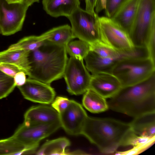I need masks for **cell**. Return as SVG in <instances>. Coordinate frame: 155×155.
<instances>
[{"label": "cell", "instance_id": "cell-32", "mask_svg": "<svg viewBox=\"0 0 155 155\" xmlns=\"http://www.w3.org/2000/svg\"><path fill=\"white\" fill-rule=\"evenodd\" d=\"M26 74L23 71H21L17 73L14 77V80L16 86H20L24 84L26 82Z\"/></svg>", "mask_w": 155, "mask_h": 155}, {"label": "cell", "instance_id": "cell-25", "mask_svg": "<svg viewBox=\"0 0 155 155\" xmlns=\"http://www.w3.org/2000/svg\"><path fill=\"white\" fill-rule=\"evenodd\" d=\"M67 53L70 56L84 59L90 50V45L88 43L79 40L71 41L66 46Z\"/></svg>", "mask_w": 155, "mask_h": 155}, {"label": "cell", "instance_id": "cell-26", "mask_svg": "<svg viewBox=\"0 0 155 155\" xmlns=\"http://www.w3.org/2000/svg\"><path fill=\"white\" fill-rule=\"evenodd\" d=\"M155 137L138 135L133 148L127 150L116 152L117 155H137L149 148L154 143Z\"/></svg>", "mask_w": 155, "mask_h": 155}, {"label": "cell", "instance_id": "cell-27", "mask_svg": "<svg viewBox=\"0 0 155 155\" xmlns=\"http://www.w3.org/2000/svg\"><path fill=\"white\" fill-rule=\"evenodd\" d=\"M15 87L14 78L6 75L0 70V99L8 96Z\"/></svg>", "mask_w": 155, "mask_h": 155}, {"label": "cell", "instance_id": "cell-23", "mask_svg": "<svg viewBox=\"0 0 155 155\" xmlns=\"http://www.w3.org/2000/svg\"><path fill=\"white\" fill-rule=\"evenodd\" d=\"M35 153L31 148L24 145L12 136L0 140V155H21Z\"/></svg>", "mask_w": 155, "mask_h": 155}, {"label": "cell", "instance_id": "cell-37", "mask_svg": "<svg viewBox=\"0 0 155 155\" xmlns=\"http://www.w3.org/2000/svg\"><path fill=\"white\" fill-rule=\"evenodd\" d=\"M1 34V31H0V34Z\"/></svg>", "mask_w": 155, "mask_h": 155}, {"label": "cell", "instance_id": "cell-9", "mask_svg": "<svg viewBox=\"0 0 155 155\" xmlns=\"http://www.w3.org/2000/svg\"><path fill=\"white\" fill-rule=\"evenodd\" d=\"M29 7L23 2L8 4L5 0H0L1 34L8 36L21 31Z\"/></svg>", "mask_w": 155, "mask_h": 155}, {"label": "cell", "instance_id": "cell-29", "mask_svg": "<svg viewBox=\"0 0 155 155\" xmlns=\"http://www.w3.org/2000/svg\"><path fill=\"white\" fill-rule=\"evenodd\" d=\"M71 100L67 97L58 96L54 99L51 104V106L59 114L64 111L69 106Z\"/></svg>", "mask_w": 155, "mask_h": 155}, {"label": "cell", "instance_id": "cell-35", "mask_svg": "<svg viewBox=\"0 0 155 155\" xmlns=\"http://www.w3.org/2000/svg\"><path fill=\"white\" fill-rule=\"evenodd\" d=\"M40 0H22V2H23L29 7L35 2H38Z\"/></svg>", "mask_w": 155, "mask_h": 155}, {"label": "cell", "instance_id": "cell-19", "mask_svg": "<svg viewBox=\"0 0 155 155\" xmlns=\"http://www.w3.org/2000/svg\"><path fill=\"white\" fill-rule=\"evenodd\" d=\"M130 123L136 134L149 137H155V112L145 114L134 118Z\"/></svg>", "mask_w": 155, "mask_h": 155}, {"label": "cell", "instance_id": "cell-13", "mask_svg": "<svg viewBox=\"0 0 155 155\" xmlns=\"http://www.w3.org/2000/svg\"><path fill=\"white\" fill-rule=\"evenodd\" d=\"M121 87L119 80L112 73L99 72L91 74L89 88L106 99L114 97Z\"/></svg>", "mask_w": 155, "mask_h": 155}, {"label": "cell", "instance_id": "cell-33", "mask_svg": "<svg viewBox=\"0 0 155 155\" xmlns=\"http://www.w3.org/2000/svg\"><path fill=\"white\" fill-rule=\"evenodd\" d=\"M99 0H85V10L92 13L95 12L94 9L98 2Z\"/></svg>", "mask_w": 155, "mask_h": 155}, {"label": "cell", "instance_id": "cell-17", "mask_svg": "<svg viewBox=\"0 0 155 155\" xmlns=\"http://www.w3.org/2000/svg\"><path fill=\"white\" fill-rule=\"evenodd\" d=\"M30 52L23 49L9 50L7 49L0 52V63L14 65L28 76L31 69L29 60Z\"/></svg>", "mask_w": 155, "mask_h": 155}, {"label": "cell", "instance_id": "cell-16", "mask_svg": "<svg viewBox=\"0 0 155 155\" xmlns=\"http://www.w3.org/2000/svg\"><path fill=\"white\" fill-rule=\"evenodd\" d=\"M43 8L49 15L54 17H69L80 7L79 0H42Z\"/></svg>", "mask_w": 155, "mask_h": 155}, {"label": "cell", "instance_id": "cell-28", "mask_svg": "<svg viewBox=\"0 0 155 155\" xmlns=\"http://www.w3.org/2000/svg\"><path fill=\"white\" fill-rule=\"evenodd\" d=\"M127 0H106L105 8L107 17L112 18Z\"/></svg>", "mask_w": 155, "mask_h": 155}, {"label": "cell", "instance_id": "cell-2", "mask_svg": "<svg viewBox=\"0 0 155 155\" xmlns=\"http://www.w3.org/2000/svg\"><path fill=\"white\" fill-rule=\"evenodd\" d=\"M107 103L109 109L134 118L155 112V73L142 82L122 87Z\"/></svg>", "mask_w": 155, "mask_h": 155}, {"label": "cell", "instance_id": "cell-7", "mask_svg": "<svg viewBox=\"0 0 155 155\" xmlns=\"http://www.w3.org/2000/svg\"><path fill=\"white\" fill-rule=\"evenodd\" d=\"M83 60L70 56L67 61L63 77L67 91L71 94H83L89 88L91 74L84 64Z\"/></svg>", "mask_w": 155, "mask_h": 155}, {"label": "cell", "instance_id": "cell-22", "mask_svg": "<svg viewBox=\"0 0 155 155\" xmlns=\"http://www.w3.org/2000/svg\"><path fill=\"white\" fill-rule=\"evenodd\" d=\"M70 140L65 137H61L48 140L35 152L38 155H68L69 152L66 148L70 146Z\"/></svg>", "mask_w": 155, "mask_h": 155}, {"label": "cell", "instance_id": "cell-6", "mask_svg": "<svg viewBox=\"0 0 155 155\" xmlns=\"http://www.w3.org/2000/svg\"><path fill=\"white\" fill-rule=\"evenodd\" d=\"M99 17L79 7L68 18L75 38L91 45L101 41Z\"/></svg>", "mask_w": 155, "mask_h": 155}, {"label": "cell", "instance_id": "cell-5", "mask_svg": "<svg viewBox=\"0 0 155 155\" xmlns=\"http://www.w3.org/2000/svg\"><path fill=\"white\" fill-rule=\"evenodd\" d=\"M155 24V0H139L137 14L129 33L135 47H146Z\"/></svg>", "mask_w": 155, "mask_h": 155}, {"label": "cell", "instance_id": "cell-8", "mask_svg": "<svg viewBox=\"0 0 155 155\" xmlns=\"http://www.w3.org/2000/svg\"><path fill=\"white\" fill-rule=\"evenodd\" d=\"M60 121L49 124L20 125L12 136L35 152L40 142L54 133L60 127Z\"/></svg>", "mask_w": 155, "mask_h": 155}, {"label": "cell", "instance_id": "cell-18", "mask_svg": "<svg viewBox=\"0 0 155 155\" xmlns=\"http://www.w3.org/2000/svg\"><path fill=\"white\" fill-rule=\"evenodd\" d=\"M90 45V50L99 56L121 60L123 59L137 57L138 53L135 49L124 51L115 49L101 41H98Z\"/></svg>", "mask_w": 155, "mask_h": 155}, {"label": "cell", "instance_id": "cell-11", "mask_svg": "<svg viewBox=\"0 0 155 155\" xmlns=\"http://www.w3.org/2000/svg\"><path fill=\"white\" fill-rule=\"evenodd\" d=\"M61 127L68 134L81 135L87 115L82 105L71 100L68 107L59 114Z\"/></svg>", "mask_w": 155, "mask_h": 155}, {"label": "cell", "instance_id": "cell-34", "mask_svg": "<svg viewBox=\"0 0 155 155\" xmlns=\"http://www.w3.org/2000/svg\"><path fill=\"white\" fill-rule=\"evenodd\" d=\"M106 0H99V1L95 7L96 12L97 13L101 10L105 9Z\"/></svg>", "mask_w": 155, "mask_h": 155}, {"label": "cell", "instance_id": "cell-10", "mask_svg": "<svg viewBox=\"0 0 155 155\" xmlns=\"http://www.w3.org/2000/svg\"><path fill=\"white\" fill-rule=\"evenodd\" d=\"M99 21L101 41L120 51L129 50L134 48L129 34L110 18L99 17Z\"/></svg>", "mask_w": 155, "mask_h": 155}, {"label": "cell", "instance_id": "cell-31", "mask_svg": "<svg viewBox=\"0 0 155 155\" xmlns=\"http://www.w3.org/2000/svg\"><path fill=\"white\" fill-rule=\"evenodd\" d=\"M0 70L6 75L13 78L17 73L22 71L14 65L4 63H0Z\"/></svg>", "mask_w": 155, "mask_h": 155}, {"label": "cell", "instance_id": "cell-24", "mask_svg": "<svg viewBox=\"0 0 155 155\" xmlns=\"http://www.w3.org/2000/svg\"><path fill=\"white\" fill-rule=\"evenodd\" d=\"M45 40L41 35L39 36H28L22 38L17 43L12 45L7 49L9 50L23 49L31 51L39 48L43 44Z\"/></svg>", "mask_w": 155, "mask_h": 155}, {"label": "cell", "instance_id": "cell-15", "mask_svg": "<svg viewBox=\"0 0 155 155\" xmlns=\"http://www.w3.org/2000/svg\"><path fill=\"white\" fill-rule=\"evenodd\" d=\"M139 2V0H127L110 18L129 35L137 14Z\"/></svg>", "mask_w": 155, "mask_h": 155}, {"label": "cell", "instance_id": "cell-36", "mask_svg": "<svg viewBox=\"0 0 155 155\" xmlns=\"http://www.w3.org/2000/svg\"><path fill=\"white\" fill-rule=\"evenodd\" d=\"M8 4H13L21 3L22 2V0H5Z\"/></svg>", "mask_w": 155, "mask_h": 155}, {"label": "cell", "instance_id": "cell-4", "mask_svg": "<svg viewBox=\"0 0 155 155\" xmlns=\"http://www.w3.org/2000/svg\"><path fill=\"white\" fill-rule=\"evenodd\" d=\"M155 73V62L149 58H130L119 61L111 73L122 87L132 85L146 79Z\"/></svg>", "mask_w": 155, "mask_h": 155}, {"label": "cell", "instance_id": "cell-1", "mask_svg": "<svg viewBox=\"0 0 155 155\" xmlns=\"http://www.w3.org/2000/svg\"><path fill=\"white\" fill-rule=\"evenodd\" d=\"M81 135L106 154L116 152L120 146H132L137 135L129 123L109 118L89 116Z\"/></svg>", "mask_w": 155, "mask_h": 155}, {"label": "cell", "instance_id": "cell-30", "mask_svg": "<svg viewBox=\"0 0 155 155\" xmlns=\"http://www.w3.org/2000/svg\"><path fill=\"white\" fill-rule=\"evenodd\" d=\"M149 58L155 62V24L153 25L146 45Z\"/></svg>", "mask_w": 155, "mask_h": 155}, {"label": "cell", "instance_id": "cell-20", "mask_svg": "<svg viewBox=\"0 0 155 155\" xmlns=\"http://www.w3.org/2000/svg\"><path fill=\"white\" fill-rule=\"evenodd\" d=\"M41 35L45 40L57 45L65 46L75 38L71 27L68 25L54 28Z\"/></svg>", "mask_w": 155, "mask_h": 155}, {"label": "cell", "instance_id": "cell-14", "mask_svg": "<svg viewBox=\"0 0 155 155\" xmlns=\"http://www.w3.org/2000/svg\"><path fill=\"white\" fill-rule=\"evenodd\" d=\"M23 123L25 125L34 124H49L59 121V113L52 106L45 105L33 106L24 115Z\"/></svg>", "mask_w": 155, "mask_h": 155}, {"label": "cell", "instance_id": "cell-12", "mask_svg": "<svg viewBox=\"0 0 155 155\" xmlns=\"http://www.w3.org/2000/svg\"><path fill=\"white\" fill-rule=\"evenodd\" d=\"M17 87L25 99L44 104H51L56 95L50 84L29 78L24 84Z\"/></svg>", "mask_w": 155, "mask_h": 155}, {"label": "cell", "instance_id": "cell-21", "mask_svg": "<svg viewBox=\"0 0 155 155\" xmlns=\"http://www.w3.org/2000/svg\"><path fill=\"white\" fill-rule=\"evenodd\" d=\"M82 101L84 107L92 113H100L109 109L106 99L90 88L84 94Z\"/></svg>", "mask_w": 155, "mask_h": 155}, {"label": "cell", "instance_id": "cell-3", "mask_svg": "<svg viewBox=\"0 0 155 155\" xmlns=\"http://www.w3.org/2000/svg\"><path fill=\"white\" fill-rule=\"evenodd\" d=\"M68 59L66 46L45 40L39 48L30 52L28 78L50 84L63 77Z\"/></svg>", "mask_w": 155, "mask_h": 155}]
</instances>
